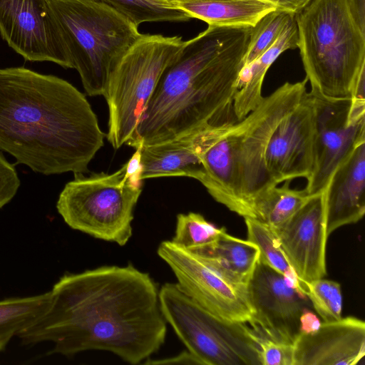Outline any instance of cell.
I'll return each mask as SVG.
<instances>
[{
	"mask_svg": "<svg viewBox=\"0 0 365 365\" xmlns=\"http://www.w3.org/2000/svg\"><path fill=\"white\" fill-rule=\"evenodd\" d=\"M51 291L48 310L16 336L21 345L51 341L49 355L100 350L138 364L165 342L159 289L131 264L65 273Z\"/></svg>",
	"mask_w": 365,
	"mask_h": 365,
	"instance_id": "1",
	"label": "cell"
},
{
	"mask_svg": "<svg viewBox=\"0 0 365 365\" xmlns=\"http://www.w3.org/2000/svg\"><path fill=\"white\" fill-rule=\"evenodd\" d=\"M105 133L83 93L24 67L0 68V150L49 175L85 173Z\"/></svg>",
	"mask_w": 365,
	"mask_h": 365,
	"instance_id": "2",
	"label": "cell"
},
{
	"mask_svg": "<svg viewBox=\"0 0 365 365\" xmlns=\"http://www.w3.org/2000/svg\"><path fill=\"white\" fill-rule=\"evenodd\" d=\"M251 29L208 25L186 41L126 145L157 144L237 121L233 98Z\"/></svg>",
	"mask_w": 365,
	"mask_h": 365,
	"instance_id": "3",
	"label": "cell"
},
{
	"mask_svg": "<svg viewBox=\"0 0 365 365\" xmlns=\"http://www.w3.org/2000/svg\"><path fill=\"white\" fill-rule=\"evenodd\" d=\"M307 79L286 82L263 98L245 118L205 130L202 134L200 182L217 202L242 217H252L251 202L277 185L266 165L265 153L277 124L307 93Z\"/></svg>",
	"mask_w": 365,
	"mask_h": 365,
	"instance_id": "4",
	"label": "cell"
},
{
	"mask_svg": "<svg viewBox=\"0 0 365 365\" xmlns=\"http://www.w3.org/2000/svg\"><path fill=\"white\" fill-rule=\"evenodd\" d=\"M294 18L309 92L327 98H351L365 71V29L350 0H310Z\"/></svg>",
	"mask_w": 365,
	"mask_h": 365,
	"instance_id": "5",
	"label": "cell"
},
{
	"mask_svg": "<svg viewBox=\"0 0 365 365\" xmlns=\"http://www.w3.org/2000/svg\"><path fill=\"white\" fill-rule=\"evenodd\" d=\"M71 68L91 96H103L109 76L142 34L110 6L94 0H48Z\"/></svg>",
	"mask_w": 365,
	"mask_h": 365,
	"instance_id": "6",
	"label": "cell"
},
{
	"mask_svg": "<svg viewBox=\"0 0 365 365\" xmlns=\"http://www.w3.org/2000/svg\"><path fill=\"white\" fill-rule=\"evenodd\" d=\"M185 42L180 36L141 34L116 63L103 93L108 107L106 137L114 149L130 140L161 76Z\"/></svg>",
	"mask_w": 365,
	"mask_h": 365,
	"instance_id": "7",
	"label": "cell"
},
{
	"mask_svg": "<svg viewBox=\"0 0 365 365\" xmlns=\"http://www.w3.org/2000/svg\"><path fill=\"white\" fill-rule=\"evenodd\" d=\"M125 173V164L110 174L75 173L56 203L66 224L96 239L125 245L133 235V212L142 187L133 185Z\"/></svg>",
	"mask_w": 365,
	"mask_h": 365,
	"instance_id": "8",
	"label": "cell"
},
{
	"mask_svg": "<svg viewBox=\"0 0 365 365\" xmlns=\"http://www.w3.org/2000/svg\"><path fill=\"white\" fill-rule=\"evenodd\" d=\"M159 301L166 322L201 365H261L255 333L247 324L216 317L177 283L164 284Z\"/></svg>",
	"mask_w": 365,
	"mask_h": 365,
	"instance_id": "9",
	"label": "cell"
},
{
	"mask_svg": "<svg viewBox=\"0 0 365 365\" xmlns=\"http://www.w3.org/2000/svg\"><path fill=\"white\" fill-rule=\"evenodd\" d=\"M157 253L173 271L179 287L202 307L228 322L251 323L253 311L247 285L228 281L196 254L171 240L163 241Z\"/></svg>",
	"mask_w": 365,
	"mask_h": 365,
	"instance_id": "10",
	"label": "cell"
},
{
	"mask_svg": "<svg viewBox=\"0 0 365 365\" xmlns=\"http://www.w3.org/2000/svg\"><path fill=\"white\" fill-rule=\"evenodd\" d=\"M253 311L250 324L258 335L293 344L300 334L302 312L312 309L308 297L295 283L258 260L247 283Z\"/></svg>",
	"mask_w": 365,
	"mask_h": 365,
	"instance_id": "11",
	"label": "cell"
},
{
	"mask_svg": "<svg viewBox=\"0 0 365 365\" xmlns=\"http://www.w3.org/2000/svg\"><path fill=\"white\" fill-rule=\"evenodd\" d=\"M310 94L314 110V165L304 189L312 195L324 191L337 166L365 141V116L349 118L351 98Z\"/></svg>",
	"mask_w": 365,
	"mask_h": 365,
	"instance_id": "12",
	"label": "cell"
},
{
	"mask_svg": "<svg viewBox=\"0 0 365 365\" xmlns=\"http://www.w3.org/2000/svg\"><path fill=\"white\" fill-rule=\"evenodd\" d=\"M0 34L26 61L71 68L48 0H0Z\"/></svg>",
	"mask_w": 365,
	"mask_h": 365,
	"instance_id": "13",
	"label": "cell"
},
{
	"mask_svg": "<svg viewBox=\"0 0 365 365\" xmlns=\"http://www.w3.org/2000/svg\"><path fill=\"white\" fill-rule=\"evenodd\" d=\"M271 229L302 292L305 282L326 275L328 235L324 191L311 195L289 219Z\"/></svg>",
	"mask_w": 365,
	"mask_h": 365,
	"instance_id": "14",
	"label": "cell"
},
{
	"mask_svg": "<svg viewBox=\"0 0 365 365\" xmlns=\"http://www.w3.org/2000/svg\"><path fill=\"white\" fill-rule=\"evenodd\" d=\"M314 110L307 92L272 132L265 153L268 173L277 185L310 176L314 165Z\"/></svg>",
	"mask_w": 365,
	"mask_h": 365,
	"instance_id": "15",
	"label": "cell"
},
{
	"mask_svg": "<svg viewBox=\"0 0 365 365\" xmlns=\"http://www.w3.org/2000/svg\"><path fill=\"white\" fill-rule=\"evenodd\" d=\"M365 355V323L355 317L322 322L293 344V365H356Z\"/></svg>",
	"mask_w": 365,
	"mask_h": 365,
	"instance_id": "16",
	"label": "cell"
},
{
	"mask_svg": "<svg viewBox=\"0 0 365 365\" xmlns=\"http://www.w3.org/2000/svg\"><path fill=\"white\" fill-rule=\"evenodd\" d=\"M328 236L365 213V141L337 166L324 190Z\"/></svg>",
	"mask_w": 365,
	"mask_h": 365,
	"instance_id": "17",
	"label": "cell"
},
{
	"mask_svg": "<svg viewBox=\"0 0 365 365\" xmlns=\"http://www.w3.org/2000/svg\"><path fill=\"white\" fill-rule=\"evenodd\" d=\"M202 132L157 144L141 145L142 180L180 176L200 182L204 174L200 155Z\"/></svg>",
	"mask_w": 365,
	"mask_h": 365,
	"instance_id": "18",
	"label": "cell"
},
{
	"mask_svg": "<svg viewBox=\"0 0 365 365\" xmlns=\"http://www.w3.org/2000/svg\"><path fill=\"white\" fill-rule=\"evenodd\" d=\"M160 6L187 14L210 26L254 27L277 7L261 0H153Z\"/></svg>",
	"mask_w": 365,
	"mask_h": 365,
	"instance_id": "19",
	"label": "cell"
},
{
	"mask_svg": "<svg viewBox=\"0 0 365 365\" xmlns=\"http://www.w3.org/2000/svg\"><path fill=\"white\" fill-rule=\"evenodd\" d=\"M295 19L274 44L249 66L242 68L233 98V113L237 120L245 118L262 102V84L267 71L277 57L288 49L297 48Z\"/></svg>",
	"mask_w": 365,
	"mask_h": 365,
	"instance_id": "20",
	"label": "cell"
},
{
	"mask_svg": "<svg viewBox=\"0 0 365 365\" xmlns=\"http://www.w3.org/2000/svg\"><path fill=\"white\" fill-rule=\"evenodd\" d=\"M228 281L247 285L259 260L257 247L225 232L214 243L191 251Z\"/></svg>",
	"mask_w": 365,
	"mask_h": 365,
	"instance_id": "21",
	"label": "cell"
},
{
	"mask_svg": "<svg viewBox=\"0 0 365 365\" xmlns=\"http://www.w3.org/2000/svg\"><path fill=\"white\" fill-rule=\"evenodd\" d=\"M290 181L282 186H269L253 198L251 202L252 217L275 228L289 219L311 196L304 190L292 189Z\"/></svg>",
	"mask_w": 365,
	"mask_h": 365,
	"instance_id": "22",
	"label": "cell"
},
{
	"mask_svg": "<svg viewBox=\"0 0 365 365\" xmlns=\"http://www.w3.org/2000/svg\"><path fill=\"white\" fill-rule=\"evenodd\" d=\"M51 291L23 297H9L0 300V352L11 339L31 326L48 309Z\"/></svg>",
	"mask_w": 365,
	"mask_h": 365,
	"instance_id": "23",
	"label": "cell"
},
{
	"mask_svg": "<svg viewBox=\"0 0 365 365\" xmlns=\"http://www.w3.org/2000/svg\"><path fill=\"white\" fill-rule=\"evenodd\" d=\"M244 219L247 240L259 249V260L294 282L302 292L300 282L282 251L271 227L254 218Z\"/></svg>",
	"mask_w": 365,
	"mask_h": 365,
	"instance_id": "24",
	"label": "cell"
},
{
	"mask_svg": "<svg viewBox=\"0 0 365 365\" xmlns=\"http://www.w3.org/2000/svg\"><path fill=\"white\" fill-rule=\"evenodd\" d=\"M294 16L295 14L276 9L266 14L252 27L243 68L251 65L268 50L294 19Z\"/></svg>",
	"mask_w": 365,
	"mask_h": 365,
	"instance_id": "25",
	"label": "cell"
},
{
	"mask_svg": "<svg viewBox=\"0 0 365 365\" xmlns=\"http://www.w3.org/2000/svg\"><path fill=\"white\" fill-rule=\"evenodd\" d=\"M225 232V227H216L200 213H180L177 215L175 235L171 241L193 251L214 243Z\"/></svg>",
	"mask_w": 365,
	"mask_h": 365,
	"instance_id": "26",
	"label": "cell"
},
{
	"mask_svg": "<svg viewBox=\"0 0 365 365\" xmlns=\"http://www.w3.org/2000/svg\"><path fill=\"white\" fill-rule=\"evenodd\" d=\"M114 9L138 27L145 22H183L191 18L185 13L165 9L153 0H94Z\"/></svg>",
	"mask_w": 365,
	"mask_h": 365,
	"instance_id": "27",
	"label": "cell"
},
{
	"mask_svg": "<svg viewBox=\"0 0 365 365\" xmlns=\"http://www.w3.org/2000/svg\"><path fill=\"white\" fill-rule=\"evenodd\" d=\"M303 292L323 322L336 321L342 317L343 299L341 285L337 282L317 279L305 282Z\"/></svg>",
	"mask_w": 365,
	"mask_h": 365,
	"instance_id": "28",
	"label": "cell"
},
{
	"mask_svg": "<svg viewBox=\"0 0 365 365\" xmlns=\"http://www.w3.org/2000/svg\"><path fill=\"white\" fill-rule=\"evenodd\" d=\"M255 341L261 365H293V344L276 341L256 333Z\"/></svg>",
	"mask_w": 365,
	"mask_h": 365,
	"instance_id": "29",
	"label": "cell"
},
{
	"mask_svg": "<svg viewBox=\"0 0 365 365\" xmlns=\"http://www.w3.org/2000/svg\"><path fill=\"white\" fill-rule=\"evenodd\" d=\"M20 183L14 165L6 159L0 150V209L14 198Z\"/></svg>",
	"mask_w": 365,
	"mask_h": 365,
	"instance_id": "30",
	"label": "cell"
},
{
	"mask_svg": "<svg viewBox=\"0 0 365 365\" xmlns=\"http://www.w3.org/2000/svg\"><path fill=\"white\" fill-rule=\"evenodd\" d=\"M141 145L135 148V151L125 164V177L129 182L138 187H142L141 178L143 166L140 154Z\"/></svg>",
	"mask_w": 365,
	"mask_h": 365,
	"instance_id": "31",
	"label": "cell"
},
{
	"mask_svg": "<svg viewBox=\"0 0 365 365\" xmlns=\"http://www.w3.org/2000/svg\"><path fill=\"white\" fill-rule=\"evenodd\" d=\"M322 322L312 309H305L299 319L300 334H311L317 331Z\"/></svg>",
	"mask_w": 365,
	"mask_h": 365,
	"instance_id": "32",
	"label": "cell"
},
{
	"mask_svg": "<svg viewBox=\"0 0 365 365\" xmlns=\"http://www.w3.org/2000/svg\"><path fill=\"white\" fill-rule=\"evenodd\" d=\"M147 364H200L199 360L192 355L187 350L185 351L180 354L175 356L169 359H165L160 361H150L148 360V361L145 362Z\"/></svg>",
	"mask_w": 365,
	"mask_h": 365,
	"instance_id": "33",
	"label": "cell"
},
{
	"mask_svg": "<svg viewBox=\"0 0 365 365\" xmlns=\"http://www.w3.org/2000/svg\"><path fill=\"white\" fill-rule=\"evenodd\" d=\"M275 5L278 9L292 14L298 13L310 0H261Z\"/></svg>",
	"mask_w": 365,
	"mask_h": 365,
	"instance_id": "34",
	"label": "cell"
},
{
	"mask_svg": "<svg viewBox=\"0 0 365 365\" xmlns=\"http://www.w3.org/2000/svg\"><path fill=\"white\" fill-rule=\"evenodd\" d=\"M351 6L361 27L365 29L364 0H350Z\"/></svg>",
	"mask_w": 365,
	"mask_h": 365,
	"instance_id": "35",
	"label": "cell"
}]
</instances>
